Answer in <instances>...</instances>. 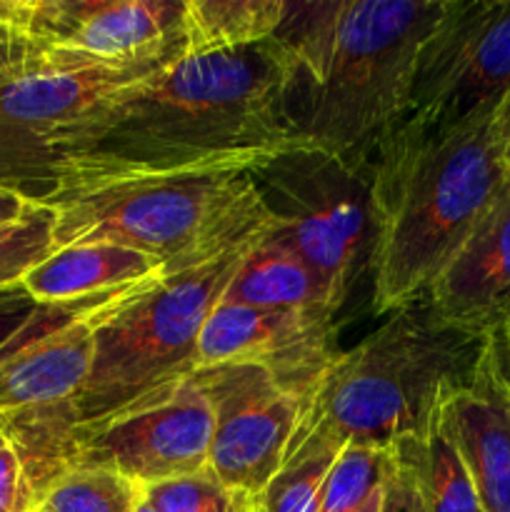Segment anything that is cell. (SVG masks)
Wrapping results in <instances>:
<instances>
[{
    "instance_id": "4fadbf2b",
    "label": "cell",
    "mask_w": 510,
    "mask_h": 512,
    "mask_svg": "<svg viewBox=\"0 0 510 512\" xmlns=\"http://www.w3.org/2000/svg\"><path fill=\"white\" fill-rule=\"evenodd\" d=\"M335 318L318 310H268L220 300L198 343V368L240 363L263 368L305 405L335 365ZM195 368V370H198Z\"/></svg>"
},
{
    "instance_id": "ac0fdd59",
    "label": "cell",
    "mask_w": 510,
    "mask_h": 512,
    "mask_svg": "<svg viewBox=\"0 0 510 512\" xmlns=\"http://www.w3.org/2000/svg\"><path fill=\"white\" fill-rule=\"evenodd\" d=\"M225 300L268 310H318L335 318L323 285L275 228L245 255Z\"/></svg>"
},
{
    "instance_id": "f1b7e54d",
    "label": "cell",
    "mask_w": 510,
    "mask_h": 512,
    "mask_svg": "<svg viewBox=\"0 0 510 512\" xmlns=\"http://www.w3.org/2000/svg\"><path fill=\"white\" fill-rule=\"evenodd\" d=\"M490 130H493V138L500 150V158H503L505 168H508L510 173V90L505 93V98L500 100L498 108H495L493 118H490Z\"/></svg>"
},
{
    "instance_id": "8fae6325",
    "label": "cell",
    "mask_w": 510,
    "mask_h": 512,
    "mask_svg": "<svg viewBox=\"0 0 510 512\" xmlns=\"http://www.w3.org/2000/svg\"><path fill=\"white\" fill-rule=\"evenodd\" d=\"M195 378L213 415L208 468L225 488L258 500L293 453L308 405L255 365H208Z\"/></svg>"
},
{
    "instance_id": "30bf717a",
    "label": "cell",
    "mask_w": 510,
    "mask_h": 512,
    "mask_svg": "<svg viewBox=\"0 0 510 512\" xmlns=\"http://www.w3.org/2000/svg\"><path fill=\"white\" fill-rule=\"evenodd\" d=\"M213 415L195 373L75 428L73 468L123 475L138 488L208 468Z\"/></svg>"
},
{
    "instance_id": "d590c367",
    "label": "cell",
    "mask_w": 510,
    "mask_h": 512,
    "mask_svg": "<svg viewBox=\"0 0 510 512\" xmlns=\"http://www.w3.org/2000/svg\"><path fill=\"white\" fill-rule=\"evenodd\" d=\"M253 512H260V508H258V505H255V508H253Z\"/></svg>"
},
{
    "instance_id": "4dcf8cb0",
    "label": "cell",
    "mask_w": 510,
    "mask_h": 512,
    "mask_svg": "<svg viewBox=\"0 0 510 512\" xmlns=\"http://www.w3.org/2000/svg\"><path fill=\"white\" fill-rule=\"evenodd\" d=\"M380 503H383V485H380V488L375 490L368 500H365L363 508H360L358 512H380Z\"/></svg>"
},
{
    "instance_id": "e575fe53",
    "label": "cell",
    "mask_w": 510,
    "mask_h": 512,
    "mask_svg": "<svg viewBox=\"0 0 510 512\" xmlns=\"http://www.w3.org/2000/svg\"><path fill=\"white\" fill-rule=\"evenodd\" d=\"M505 330H508V335H510V315H508V320H505V325H503Z\"/></svg>"
},
{
    "instance_id": "3957f363",
    "label": "cell",
    "mask_w": 510,
    "mask_h": 512,
    "mask_svg": "<svg viewBox=\"0 0 510 512\" xmlns=\"http://www.w3.org/2000/svg\"><path fill=\"white\" fill-rule=\"evenodd\" d=\"M370 170V303L378 315L420 300L510 178L490 118L438 130L403 120Z\"/></svg>"
},
{
    "instance_id": "2e32d148",
    "label": "cell",
    "mask_w": 510,
    "mask_h": 512,
    "mask_svg": "<svg viewBox=\"0 0 510 512\" xmlns=\"http://www.w3.org/2000/svg\"><path fill=\"white\" fill-rule=\"evenodd\" d=\"M138 288L95 305L88 313L30 340L0 360V420L23 410L75 403L93 365L95 325L113 305Z\"/></svg>"
},
{
    "instance_id": "277c9868",
    "label": "cell",
    "mask_w": 510,
    "mask_h": 512,
    "mask_svg": "<svg viewBox=\"0 0 510 512\" xmlns=\"http://www.w3.org/2000/svg\"><path fill=\"white\" fill-rule=\"evenodd\" d=\"M55 250L110 243L180 273L275 225L250 170H125L65 178L45 198Z\"/></svg>"
},
{
    "instance_id": "4316f807",
    "label": "cell",
    "mask_w": 510,
    "mask_h": 512,
    "mask_svg": "<svg viewBox=\"0 0 510 512\" xmlns=\"http://www.w3.org/2000/svg\"><path fill=\"white\" fill-rule=\"evenodd\" d=\"M380 512H425L413 470H410V465L405 463V458L395 448L388 450Z\"/></svg>"
},
{
    "instance_id": "44dd1931",
    "label": "cell",
    "mask_w": 510,
    "mask_h": 512,
    "mask_svg": "<svg viewBox=\"0 0 510 512\" xmlns=\"http://www.w3.org/2000/svg\"><path fill=\"white\" fill-rule=\"evenodd\" d=\"M133 288H138V285H130V288L115 290V293H108V295H98V298L75 300V303H58V305L38 303V300L25 290L23 283L0 290V360L13 355L15 350L28 345L30 340L40 338V335L70 323V320H75L78 315L93 310L95 305L105 303V300L115 298V295L120 293H128V290Z\"/></svg>"
},
{
    "instance_id": "83f0119b",
    "label": "cell",
    "mask_w": 510,
    "mask_h": 512,
    "mask_svg": "<svg viewBox=\"0 0 510 512\" xmlns=\"http://www.w3.org/2000/svg\"><path fill=\"white\" fill-rule=\"evenodd\" d=\"M35 500L18 453L0 435V512H33Z\"/></svg>"
},
{
    "instance_id": "52a82bcc",
    "label": "cell",
    "mask_w": 510,
    "mask_h": 512,
    "mask_svg": "<svg viewBox=\"0 0 510 512\" xmlns=\"http://www.w3.org/2000/svg\"><path fill=\"white\" fill-rule=\"evenodd\" d=\"M173 63L118 65L65 50H18L0 65V188L40 200L115 100Z\"/></svg>"
},
{
    "instance_id": "9a60e30c",
    "label": "cell",
    "mask_w": 510,
    "mask_h": 512,
    "mask_svg": "<svg viewBox=\"0 0 510 512\" xmlns=\"http://www.w3.org/2000/svg\"><path fill=\"white\" fill-rule=\"evenodd\" d=\"M423 298L440 323L473 338L505 325L510 315V178Z\"/></svg>"
},
{
    "instance_id": "5b68a950",
    "label": "cell",
    "mask_w": 510,
    "mask_h": 512,
    "mask_svg": "<svg viewBox=\"0 0 510 512\" xmlns=\"http://www.w3.org/2000/svg\"><path fill=\"white\" fill-rule=\"evenodd\" d=\"M480 340L440 323L425 298L395 310L338 355L310 400L293 448L310 440L338 450H390L398 440L418 438L445 390L470 368Z\"/></svg>"
},
{
    "instance_id": "7c38bea8",
    "label": "cell",
    "mask_w": 510,
    "mask_h": 512,
    "mask_svg": "<svg viewBox=\"0 0 510 512\" xmlns=\"http://www.w3.org/2000/svg\"><path fill=\"white\" fill-rule=\"evenodd\" d=\"M183 0H8L10 50H65L118 65L180 58Z\"/></svg>"
},
{
    "instance_id": "8992f818",
    "label": "cell",
    "mask_w": 510,
    "mask_h": 512,
    "mask_svg": "<svg viewBox=\"0 0 510 512\" xmlns=\"http://www.w3.org/2000/svg\"><path fill=\"white\" fill-rule=\"evenodd\" d=\"M270 230L240 240L193 268L160 275L98 320L93 365L75 400L80 425L95 423L195 373L200 333L210 313L223 300L245 255Z\"/></svg>"
},
{
    "instance_id": "484cf974",
    "label": "cell",
    "mask_w": 510,
    "mask_h": 512,
    "mask_svg": "<svg viewBox=\"0 0 510 512\" xmlns=\"http://www.w3.org/2000/svg\"><path fill=\"white\" fill-rule=\"evenodd\" d=\"M140 490L155 512H253L255 508L253 498L225 488L210 468Z\"/></svg>"
},
{
    "instance_id": "6da1fadb",
    "label": "cell",
    "mask_w": 510,
    "mask_h": 512,
    "mask_svg": "<svg viewBox=\"0 0 510 512\" xmlns=\"http://www.w3.org/2000/svg\"><path fill=\"white\" fill-rule=\"evenodd\" d=\"M290 75V55L278 38L225 53L180 55L115 100L55 185L125 170L253 173L300 143L288 115Z\"/></svg>"
},
{
    "instance_id": "f546056e",
    "label": "cell",
    "mask_w": 510,
    "mask_h": 512,
    "mask_svg": "<svg viewBox=\"0 0 510 512\" xmlns=\"http://www.w3.org/2000/svg\"><path fill=\"white\" fill-rule=\"evenodd\" d=\"M30 203H33V200L23 198V195L13 193V190H8V188H0V225L20 218V215L28 210Z\"/></svg>"
},
{
    "instance_id": "9c48e42d",
    "label": "cell",
    "mask_w": 510,
    "mask_h": 512,
    "mask_svg": "<svg viewBox=\"0 0 510 512\" xmlns=\"http://www.w3.org/2000/svg\"><path fill=\"white\" fill-rule=\"evenodd\" d=\"M510 90V0H443L415 65L410 123L458 128L493 118Z\"/></svg>"
},
{
    "instance_id": "d6a6232c",
    "label": "cell",
    "mask_w": 510,
    "mask_h": 512,
    "mask_svg": "<svg viewBox=\"0 0 510 512\" xmlns=\"http://www.w3.org/2000/svg\"><path fill=\"white\" fill-rule=\"evenodd\" d=\"M133 512H155V510L148 505V500L143 498V490H140V498H138V503H135V510H133Z\"/></svg>"
},
{
    "instance_id": "836d02e7",
    "label": "cell",
    "mask_w": 510,
    "mask_h": 512,
    "mask_svg": "<svg viewBox=\"0 0 510 512\" xmlns=\"http://www.w3.org/2000/svg\"><path fill=\"white\" fill-rule=\"evenodd\" d=\"M10 53H13V50H10V48H3V45H0V65H3L5 60L10 58Z\"/></svg>"
},
{
    "instance_id": "d4e9b609",
    "label": "cell",
    "mask_w": 510,
    "mask_h": 512,
    "mask_svg": "<svg viewBox=\"0 0 510 512\" xmlns=\"http://www.w3.org/2000/svg\"><path fill=\"white\" fill-rule=\"evenodd\" d=\"M388 450L345 445L330 468L318 512H358L383 485Z\"/></svg>"
},
{
    "instance_id": "ffe728a7",
    "label": "cell",
    "mask_w": 510,
    "mask_h": 512,
    "mask_svg": "<svg viewBox=\"0 0 510 512\" xmlns=\"http://www.w3.org/2000/svg\"><path fill=\"white\" fill-rule=\"evenodd\" d=\"M410 465L425 512H485L473 478L445 430L440 405L428 430L393 445Z\"/></svg>"
},
{
    "instance_id": "7402d4cb",
    "label": "cell",
    "mask_w": 510,
    "mask_h": 512,
    "mask_svg": "<svg viewBox=\"0 0 510 512\" xmlns=\"http://www.w3.org/2000/svg\"><path fill=\"white\" fill-rule=\"evenodd\" d=\"M338 453V448L310 440L298 443L255 505L260 512H318L325 480Z\"/></svg>"
},
{
    "instance_id": "cb8c5ba5",
    "label": "cell",
    "mask_w": 510,
    "mask_h": 512,
    "mask_svg": "<svg viewBox=\"0 0 510 512\" xmlns=\"http://www.w3.org/2000/svg\"><path fill=\"white\" fill-rule=\"evenodd\" d=\"M53 210L30 203L20 218L0 225V290L13 288L55 250Z\"/></svg>"
},
{
    "instance_id": "e0dca14e",
    "label": "cell",
    "mask_w": 510,
    "mask_h": 512,
    "mask_svg": "<svg viewBox=\"0 0 510 512\" xmlns=\"http://www.w3.org/2000/svg\"><path fill=\"white\" fill-rule=\"evenodd\" d=\"M160 275L163 265L150 255L123 245L88 243L53 250L25 275L23 285L38 303L58 305L150 283Z\"/></svg>"
},
{
    "instance_id": "5bb4252c",
    "label": "cell",
    "mask_w": 510,
    "mask_h": 512,
    "mask_svg": "<svg viewBox=\"0 0 510 512\" xmlns=\"http://www.w3.org/2000/svg\"><path fill=\"white\" fill-rule=\"evenodd\" d=\"M445 430L458 448L485 512H510V335L488 330L475 360L440 400Z\"/></svg>"
},
{
    "instance_id": "ba28073f",
    "label": "cell",
    "mask_w": 510,
    "mask_h": 512,
    "mask_svg": "<svg viewBox=\"0 0 510 512\" xmlns=\"http://www.w3.org/2000/svg\"><path fill=\"white\" fill-rule=\"evenodd\" d=\"M275 233L305 260L338 313L373 248L368 165L293 143L253 170Z\"/></svg>"
},
{
    "instance_id": "1f68e13d",
    "label": "cell",
    "mask_w": 510,
    "mask_h": 512,
    "mask_svg": "<svg viewBox=\"0 0 510 512\" xmlns=\"http://www.w3.org/2000/svg\"><path fill=\"white\" fill-rule=\"evenodd\" d=\"M0 45H3V48H10L8 23H5V0H0Z\"/></svg>"
},
{
    "instance_id": "d6986e66",
    "label": "cell",
    "mask_w": 510,
    "mask_h": 512,
    "mask_svg": "<svg viewBox=\"0 0 510 512\" xmlns=\"http://www.w3.org/2000/svg\"><path fill=\"white\" fill-rule=\"evenodd\" d=\"M285 0H183L180 55L253 48L275 38L288 15Z\"/></svg>"
},
{
    "instance_id": "7a4b0ae2",
    "label": "cell",
    "mask_w": 510,
    "mask_h": 512,
    "mask_svg": "<svg viewBox=\"0 0 510 512\" xmlns=\"http://www.w3.org/2000/svg\"><path fill=\"white\" fill-rule=\"evenodd\" d=\"M443 0L290 3L275 38L290 55L295 138L368 165L408 118L415 65Z\"/></svg>"
},
{
    "instance_id": "603a6c76",
    "label": "cell",
    "mask_w": 510,
    "mask_h": 512,
    "mask_svg": "<svg viewBox=\"0 0 510 512\" xmlns=\"http://www.w3.org/2000/svg\"><path fill=\"white\" fill-rule=\"evenodd\" d=\"M140 488L113 470L70 468L48 485L33 512H133Z\"/></svg>"
}]
</instances>
